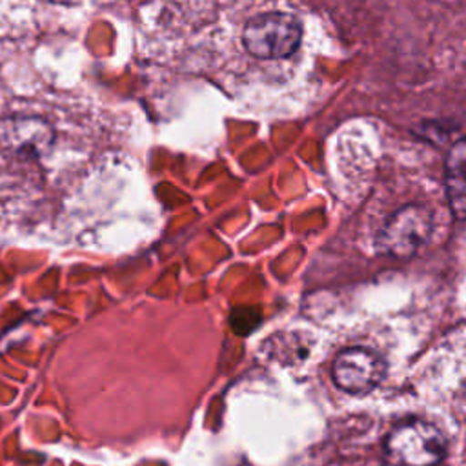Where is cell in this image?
Returning <instances> with one entry per match:
<instances>
[{"label": "cell", "mask_w": 466, "mask_h": 466, "mask_svg": "<svg viewBox=\"0 0 466 466\" xmlns=\"http://www.w3.org/2000/svg\"><path fill=\"white\" fill-rule=\"evenodd\" d=\"M384 375V359L373 350L362 346L340 350L331 364L333 382L346 393H368L379 386Z\"/></svg>", "instance_id": "277c9868"}, {"label": "cell", "mask_w": 466, "mask_h": 466, "mask_svg": "<svg viewBox=\"0 0 466 466\" xmlns=\"http://www.w3.org/2000/svg\"><path fill=\"white\" fill-rule=\"evenodd\" d=\"M464 162H466V146L464 138H457L444 162V189L448 206L455 220H464L466 215V175H464Z\"/></svg>", "instance_id": "8992f818"}, {"label": "cell", "mask_w": 466, "mask_h": 466, "mask_svg": "<svg viewBox=\"0 0 466 466\" xmlns=\"http://www.w3.org/2000/svg\"><path fill=\"white\" fill-rule=\"evenodd\" d=\"M433 233V213L420 202H411L393 211L377 235L380 255L408 258L415 255Z\"/></svg>", "instance_id": "3957f363"}, {"label": "cell", "mask_w": 466, "mask_h": 466, "mask_svg": "<svg viewBox=\"0 0 466 466\" xmlns=\"http://www.w3.org/2000/svg\"><path fill=\"white\" fill-rule=\"evenodd\" d=\"M446 450L442 431L420 419L397 424L384 441V455L395 466H437Z\"/></svg>", "instance_id": "6da1fadb"}, {"label": "cell", "mask_w": 466, "mask_h": 466, "mask_svg": "<svg viewBox=\"0 0 466 466\" xmlns=\"http://www.w3.org/2000/svg\"><path fill=\"white\" fill-rule=\"evenodd\" d=\"M55 142L51 124L40 116H9L0 120V146L22 158H42Z\"/></svg>", "instance_id": "5b68a950"}, {"label": "cell", "mask_w": 466, "mask_h": 466, "mask_svg": "<svg viewBox=\"0 0 466 466\" xmlns=\"http://www.w3.org/2000/svg\"><path fill=\"white\" fill-rule=\"evenodd\" d=\"M302 40V24L297 16L269 11L251 16L242 29L246 51L262 60L286 58L297 51Z\"/></svg>", "instance_id": "7a4b0ae2"}]
</instances>
